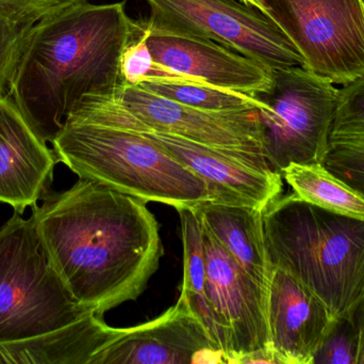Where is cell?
I'll list each match as a JSON object with an SVG mask.
<instances>
[{
	"mask_svg": "<svg viewBox=\"0 0 364 364\" xmlns=\"http://www.w3.org/2000/svg\"><path fill=\"white\" fill-rule=\"evenodd\" d=\"M32 207L43 247L76 301L104 316L146 290L164 256L146 201L91 180Z\"/></svg>",
	"mask_w": 364,
	"mask_h": 364,
	"instance_id": "obj_1",
	"label": "cell"
},
{
	"mask_svg": "<svg viewBox=\"0 0 364 364\" xmlns=\"http://www.w3.org/2000/svg\"><path fill=\"white\" fill-rule=\"evenodd\" d=\"M134 32L125 1L87 0L28 30L10 94L38 138L53 142L85 96L115 98Z\"/></svg>",
	"mask_w": 364,
	"mask_h": 364,
	"instance_id": "obj_2",
	"label": "cell"
},
{
	"mask_svg": "<svg viewBox=\"0 0 364 364\" xmlns=\"http://www.w3.org/2000/svg\"><path fill=\"white\" fill-rule=\"evenodd\" d=\"M262 222L272 266L316 295L335 322L356 318L364 303V220L293 192L269 203Z\"/></svg>",
	"mask_w": 364,
	"mask_h": 364,
	"instance_id": "obj_3",
	"label": "cell"
},
{
	"mask_svg": "<svg viewBox=\"0 0 364 364\" xmlns=\"http://www.w3.org/2000/svg\"><path fill=\"white\" fill-rule=\"evenodd\" d=\"M51 145L79 179L176 209L211 201L200 177L134 130L68 117Z\"/></svg>",
	"mask_w": 364,
	"mask_h": 364,
	"instance_id": "obj_4",
	"label": "cell"
},
{
	"mask_svg": "<svg viewBox=\"0 0 364 364\" xmlns=\"http://www.w3.org/2000/svg\"><path fill=\"white\" fill-rule=\"evenodd\" d=\"M94 312L66 288L32 217L15 212L0 228V344L62 328Z\"/></svg>",
	"mask_w": 364,
	"mask_h": 364,
	"instance_id": "obj_5",
	"label": "cell"
},
{
	"mask_svg": "<svg viewBox=\"0 0 364 364\" xmlns=\"http://www.w3.org/2000/svg\"><path fill=\"white\" fill-rule=\"evenodd\" d=\"M272 78L267 91L255 94L264 105L258 113L269 168L280 173L292 162L323 164L340 89L303 66L276 68Z\"/></svg>",
	"mask_w": 364,
	"mask_h": 364,
	"instance_id": "obj_6",
	"label": "cell"
},
{
	"mask_svg": "<svg viewBox=\"0 0 364 364\" xmlns=\"http://www.w3.org/2000/svg\"><path fill=\"white\" fill-rule=\"evenodd\" d=\"M68 117L126 128L147 137L205 182L211 202L242 205L263 211L282 194L280 173L259 168L223 150L143 128L127 117L113 98L85 96Z\"/></svg>",
	"mask_w": 364,
	"mask_h": 364,
	"instance_id": "obj_7",
	"label": "cell"
},
{
	"mask_svg": "<svg viewBox=\"0 0 364 364\" xmlns=\"http://www.w3.org/2000/svg\"><path fill=\"white\" fill-rule=\"evenodd\" d=\"M151 30L208 38L271 70L303 66V56L279 26L240 0H145Z\"/></svg>",
	"mask_w": 364,
	"mask_h": 364,
	"instance_id": "obj_8",
	"label": "cell"
},
{
	"mask_svg": "<svg viewBox=\"0 0 364 364\" xmlns=\"http://www.w3.org/2000/svg\"><path fill=\"white\" fill-rule=\"evenodd\" d=\"M263 2L303 56L306 70L340 85L364 76V0Z\"/></svg>",
	"mask_w": 364,
	"mask_h": 364,
	"instance_id": "obj_9",
	"label": "cell"
},
{
	"mask_svg": "<svg viewBox=\"0 0 364 364\" xmlns=\"http://www.w3.org/2000/svg\"><path fill=\"white\" fill-rule=\"evenodd\" d=\"M113 100L143 128L223 150L259 168L272 170L263 154L258 108L203 110L123 83Z\"/></svg>",
	"mask_w": 364,
	"mask_h": 364,
	"instance_id": "obj_10",
	"label": "cell"
},
{
	"mask_svg": "<svg viewBox=\"0 0 364 364\" xmlns=\"http://www.w3.org/2000/svg\"><path fill=\"white\" fill-rule=\"evenodd\" d=\"M201 236L205 288L222 338L223 363H237L252 353L273 350L269 288L255 281L203 224Z\"/></svg>",
	"mask_w": 364,
	"mask_h": 364,
	"instance_id": "obj_11",
	"label": "cell"
},
{
	"mask_svg": "<svg viewBox=\"0 0 364 364\" xmlns=\"http://www.w3.org/2000/svg\"><path fill=\"white\" fill-rule=\"evenodd\" d=\"M201 363H223L222 352L181 295L176 305L159 318L132 328H117L91 364Z\"/></svg>",
	"mask_w": 364,
	"mask_h": 364,
	"instance_id": "obj_12",
	"label": "cell"
},
{
	"mask_svg": "<svg viewBox=\"0 0 364 364\" xmlns=\"http://www.w3.org/2000/svg\"><path fill=\"white\" fill-rule=\"evenodd\" d=\"M146 33V45L158 63L208 85L255 94L271 87L273 70L224 45L208 38L151 30L138 21Z\"/></svg>",
	"mask_w": 364,
	"mask_h": 364,
	"instance_id": "obj_13",
	"label": "cell"
},
{
	"mask_svg": "<svg viewBox=\"0 0 364 364\" xmlns=\"http://www.w3.org/2000/svg\"><path fill=\"white\" fill-rule=\"evenodd\" d=\"M272 348L279 364H314L335 322L316 295L273 267L267 301Z\"/></svg>",
	"mask_w": 364,
	"mask_h": 364,
	"instance_id": "obj_14",
	"label": "cell"
},
{
	"mask_svg": "<svg viewBox=\"0 0 364 364\" xmlns=\"http://www.w3.org/2000/svg\"><path fill=\"white\" fill-rule=\"evenodd\" d=\"M58 162L12 96H0V202L23 215L48 194Z\"/></svg>",
	"mask_w": 364,
	"mask_h": 364,
	"instance_id": "obj_15",
	"label": "cell"
},
{
	"mask_svg": "<svg viewBox=\"0 0 364 364\" xmlns=\"http://www.w3.org/2000/svg\"><path fill=\"white\" fill-rule=\"evenodd\" d=\"M115 333L104 316L94 312L62 328L0 344V364H91Z\"/></svg>",
	"mask_w": 364,
	"mask_h": 364,
	"instance_id": "obj_16",
	"label": "cell"
},
{
	"mask_svg": "<svg viewBox=\"0 0 364 364\" xmlns=\"http://www.w3.org/2000/svg\"><path fill=\"white\" fill-rule=\"evenodd\" d=\"M192 209L235 262L255 281L269 288L273 266L265 245L263 211L211 201L200 203Z\"/></svg>",
	"mask_w": 364,
	"mask_h": 364,
	"instance_id": "obj_17",
	"label": "cell"
},
{
	"mask_svg": "<svg viewBox=\"0 0 364 364\" xmlns=\"http://www.w3.org/2000/svg\"><path fill=\"white\" fill-rule=\"evenodd\" d=\"M280 173L301 200L364 220V194L333 175L322 162H292Z\"/></svg>",
	"mask_w": 364,
	"mask_h": 364,
	"instance_id": "obj_18",
	"label": "cell"
},
{
	"mask_svg": "<svg viewBox=\"0 0 364 364\" xmlns=\"http://www.w3.org/2000/svg\"><path fill=\"white\" fill-rule=\"evenodd\" d=\"M177 212L181 217L183 244V278L181 295L186 299L191 311L200 321L212 341L222 352L220 328L205 288V262L200 220L188 207H182Z\"/></svg>",
	"mask_w": 364,
	"mask_h": 364,
	"instance_id": "obj_19",
	"label": "cell"
},
{
	"mask_svg": "<svg viewBox=\"0 0 364 364\" xmlns=\"http://www.w3.org/2000/svg\"><path fill=\"white\" fill-rule=\"evenodd\" d=\"M138 85L162 98L203 110H244L264 106L256 95L205 83H143Z\"/></svg>",
	"mask_w": 364,
	"mask_h": 364,
	"instance_id": "obj_20",
	"label": "cell"
},
{
	"mask_svg": "<svg viewBox=\"0 0 364 364\" xmlns=\"http://www.w3.org/2000/svg\"><path fill=\"white\" fill-rule=\"evenodd\" d=\"M85 0H0V19L21 29L55 16Z\"/></svg>",
	"mask_w": 364,
	"mask_h": 364,
	"instance_id": "obj_21",
	"label": "cell"
},
{
	"mask_svg": "<svg viewBox=\"0 0 364 364\" xmlns=\"http://www.w3.org/2000/svg\"><path fill=\"white\" fill-rule=\"evenodd\" d=\"M364 132V76L340 89L331 138Z\"/></svg>",
	"mask_w": 364,
	"mask_h": 364,
	"instance_id": "obj_22",
	"label": "cell"
},
{
	"mask_svg": "<svg viewBox=\"0 0 364 364\" xmlns=\"http://www.w3.org/2000/svg\"><path fill=\"white\" fill-rule=\"evenodd\" d=\"M358 324V314L353 320L339 321L325 340L314 363L356 364Z\"/></svg>",
	"mask_w": 364,
	"mask_h": 364,
	"instance_id": "obj_23",
	"label": "cell"
},
{
	"mask_svg": "<svg viewBox=\"0 0 364 364\" xmlns=\"http://www.w3.org/2000/svg\"><path fill=\"white\" fill-rule=\"evenodd\" d=\"M28 30L0 19V96L11 95V83Z\"/></svg>",
	"mask_w": 364,
	"mask_h": 364,
	"instance_id": "obj_24",
	"label": "cell"
},
{
	"mask_svg": "<svg viewBox=\"0 0 364 364\" xmlns=\"http://www.w3.org/2000/svg\"><path fill=\"white\" fill-rule=\"evenodd\" d=\"M358 339H357L356 364H364V303L358 312Z\"/></svg>",
	"mask_w": 364,
	"mask_h": 364,
	"instance_id": "obj_25",
	"label": "cell"
},
{
	"mask_svg": "<svg viewBox=\"0 0 364 364\" xmlns=\"http://www.w3.org/2000/svg\"><path fill=\"white\" fill-rule=\"evenodd\" d=\"M240 1L244 2V4H248V6H255V8L258 9V10H260L261 12L264 13L265 15L269 16L267 6H265L263 0H240Z\"/></svg>",
	"mask_w": 364,
	"mask_h": 364,
	"instance_id": "obj_26",
	"label": "cell"
}]
</instances>
